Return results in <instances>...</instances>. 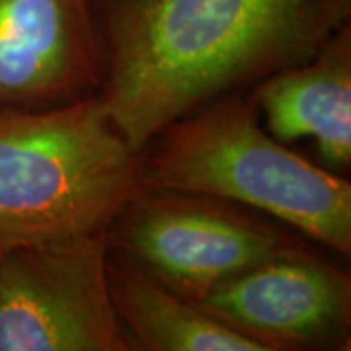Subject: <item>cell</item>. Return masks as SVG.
<instances>
[{
	"label": "cell",
	"mask_w": 351,
	"mask_h": 351,
	"mask_svg": "<svg viewBox=\"0 0 351 351\" xmlns=\"http://www.w3.org/2000/svg\"><path fill=\"white\" fill-rule=\"evenodd\" d=\"M263 127L281 143L311 138L332 172L351 164V24L304 63L250 88Z\"/></svg>",
	"instance_id": "ba28073f"
},
{
	"label": "cell",
	"mask_w": 351,
	"mask_h": 351,
	"mask_svg": "<svg viewBox=\"0 0 351 351\" xmlns=\"http://www.w3.org/2000/svg\"><path fill=\"white\" fill-rule=\"evenodd\" d=\"M104 51L100 94L131 149L228 94L304 63L351 0H92Z\"/></svg>",
	"instance_id": "6da1fadb"
},
{
	"label": "cell",
	"mask_w": 351,
	"mask_h": 351,
	"mask_svg": "<svg viewBox=\"0 0 351 351\" xmlns=\"http://www.w3.org/2000/svg\"><path fill=\"white\" fill-rule=\"evenodd\" d=\"M108 283L113 311L131 350L265 351L174 293L110 246Z\"/></svg>",
	"instance_id": "9c48e42d"
},
{
	"label": "cell",
	"mask_w": 351,
	"mask_h": 351,
	"mask_svg": "<svg viewBox=\"0 0 351 351\" xmlns=\"http://www.w3.org/2000/svg\"><path fill=\"white\" fill-rule=\"evenodd\" d=\"M108 228L0 250V351H129Z\"/></svg>",
	"instance_id": "277c9868"
},
{
	"label": "cell",
	"mask_w": 351,
	"mask_h": 351,
	"mask_svg": "<svg viewBox=\"0 0 351 351\" xmlns=\"http://www.w3.org/2000/svg\"><path fill=\"white\" fill-rule=\"evenodd\" d=\"M92 0H0V106L49 108L100 92Z\"/></svg>",
	"instance_id": "52a82bcc"
},
{
	"label": "cell",
	"mask_w": 351,
	"mask_h": 351,
	"mask_svg": "<svg viewBox=\"0 0 351 351\" xmlns=\"http://www.w3.org/2000/svg\"><path fill=\"white\" fill-rule=\"evenodd\" d=\"M242 94L164 127L141 151V184L246 205L350 256L351 184L269 135Z\"/></svg>",
	"instance_id": "7a4b0ae2"
},
{
	"label": "cell",
	"mask_w": 351,
	"mask_h": 351,
	"mask_svg": "<svg viewBox=\"0 0 351 351\" xmlns=\"http://www.w3.org/2000/svg\"><path fill=\"white\" fill-rule=\"evenodd\" d=\"M195 304L265 351L350 350V274L295 246Z\"/></svg>",
	"instance_id": "8992f818"
},
{
	"label": "cell",
	"mask_w": 351,
	"mask_h": 351,
	"mask_svg": "<svg viewBox=\"0 0 351 351\" xmlns=\"http://www.w3.org/2000/svg\"><path fill=\"white\" fill-rule=\"evenodd\" d=\"M138 166L100 92L0 112V250L110 228Z\"/></svg>",
	"instance_id": "3957f363"
},
{
	"label": "cell",
	"mask_w": 351,
	"mask_h": 351,
	"mask_svg": "<svg viewBox=\"0 0 351 351\" xmlns=\"http://www.w3.org/2000/svg\"><path fill=\"white\" fill-rule=\"evenodd\" d=\"M110 246L189 301L293 244L225 201L138 186L108 228Z\"/></svg>",
	"instance_id": "5b68a950"
}]
</instances>
